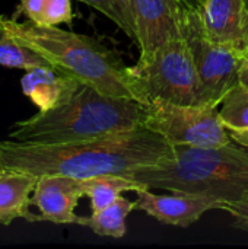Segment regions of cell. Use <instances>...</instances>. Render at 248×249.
Returning a JSON list of instances; mask_svg holds the SVG:
<instances>
[{
	"instance_id": "cb8c5ba5",
	"label": "cell",
	"mask_w": 248,
	"mask_h": 249,
	"mask_svg": "<svg viewBox=\"0 0 248 249\" xmlns=\"http://www.w3.org/2000/svg\"><path fill=\"white\" fill-rule=\"evenodd\" d=\"M238 82L244 86H248V54L246 55L241 67H240V71H238Z\"/></svg>"
},
{
	"instance_id": "6da1fadb",
	"label": "cell",
	"mask_w": 248,
	"mask_h": 249,
	"mask_svg": "<svg viewBox=\"0 0 248 249\" xmlns=\"http://www.w3.org/2000/svg\"><path fill=\"white\" fill-rule=\"evenodd\" d=\"M175 159L174 144L145 125L91 140L69 143L0 142V163L41 175L86 179L98 175H126Z\"/></svg>"
},
{
	"instance_id": "3957f363",
	"label": "cell",
	"mask_w": 248,
	"mask_h": 249,
	"mask_svg": "<svg viewBox=\"0 0 248 249\" xmlns=\"http://www.w3.org/2000/svg\"><path fill=\"white\" fill-rule=\"evenodd\" d=\"M3 23L16 41L35 50L57 70L101 93L140 102L129 67L92 36L32 20L18 22L4 16Z\"/></svg>"
},
{
	"instance_id": "d4e9b609",
	"label": "cell",
	"mask_w": 248,
	"mask_h": 249,
	"mask_svg": "<svg viewBox=\"0 0 248 249\" xmlns=\"http://www.w3.org/2000/svg\"><path fill=\"white\" fill-rule=\"evenodd\" d=\"M194 1H196L197 4H203V3H205L206 0H194Z\"/></svg>"
},
{
	"instance_id": "ba28073f",
	"label": "cell",
	"mask_w": 248,
	"mask_h": 249,
	"mask_svg": "<svg viewBox=\"0 0 248 249\" xmlns=\"http://www.w3.org/2000/svg\"><path fill=\"white\" fill-rule=\"evenodd\" d=\"M83 196L82 179L64 175H41L29 200V213L31 207H37L38 212L32 214L29 222L79 225L80 216L75 213V209Z\"/></svg>"
},
{
	"instance_id": "7402d4cb",
	"label": "cell",
	"mask_w": 248,
	"mask_h": 249,
	"mask_svg": "<svg viewBox=\"0 0 248 249\" xmlns=\"http://www.w3.org/2000/svg\"><path fill=\"white\" fill-rule=\"evenodd\" d=\"M114 4L117 6L118 12L121 13L124 23L127 26L126 35L136 41V31H134V15H133V0H113Z\"/></svg>"
},
{
	"instance_id": "603a6c76",
	"label": "cell",
	"mask_w": 248,
	"mask_h": 249,
	"mask_svg": "<svg viewBox=\"0 0 248 249\" xmlns=\"http://www.w3.org/2000/svg\"><path fill=\"white\" fill-rule=\"evenodd\" d=\"M229 136H231L232 142H235L237 144L248 149V128H244V130H231Z\"/></svg>"
},
{
	"instance_id": "e0dca14e",
	"label": "cell",
	"mask_w": 248,
	"mask_h": 249,
	"mask_svg": "<svg viewBox=\"0 0 248 249\" xmlns=\"http://www.w3.org/2000/svg\"><path fill=\"white\" fill-rule=\"evenodd\" d=\"M218 111L228 131L248 128V86L240 82L234 85L222 98Z\"/></svg>"
},
{
	"instance_id": "277c9868",
	"label": "cell",
	"mask_w": 248,
	"mask_h": 249,
	"mask_svg": "<svg viewBox=\"0 0 248 249\" xmlns=\"http://www.w3.org/2000/svg\"><path fill=\"white\" fill-rule=\"evenodd\" d=\"M174 150V160L123 177L151 190L210 196L224 201L225 207L248 191V152L232 143L221 147L178 144Z\"/></svg>"
},
{
	"instance_id": "4316f807",
	"label": "cell",
	"mask_w": 248,
	"mask_h": 249,
	"mask_svg": "<svg viewBox=\"0 0 248 249\" xmlns=\"http://www.w3.org/2000/svg\"><path fill=\"white\" fill-rule=\"evenodd\" d=\"M246 3H247V7H248V0H246Z\"/></svg>"
},
{
	"instance_id": "7c38bea8",
	"label": "cell",
	"mask_w": 248,
	"mask_h": 249,
	"mask_svg": "<svg viewBox=\"0 0 248 249\" xmlns=\"http://www.w3.org/2000/svg\"><path fill=\"white\" fill-rule=\"evenodd\" d=\"M82 83L57 70L56 67H34L25 70L20 79L22 92L28 96L39 111L53 109L73 96Z\"/></svg>"
},
{
	"instance_id": "44dd1931",
	"label": "cell",
	"mask_w": 248,
	"mask_h": 249,
	"mask_svg": "<svg viewBox=\"0 0 248 249\" xmlns=\"http://www.w3.org/2000/svg\"><path fill=\"white\" fill-rule=\"evenodd\" d=\"M47 0H20L18 12L23 15L28 20L35 23H41L42 19V9Z\"/></svg>"
},
{
	"instance_id": "9c48e42d",
	"label": "cell",
	"mask_w": 248,
	"mask_h": 249,
	"mask_svg": "<svg viewBox=\"0 0 248 249\" xmlns=\"http://www.w3.org/2000/svg\"><path fill=\"white\" fill-rule=\"evenodd\" d=\"M136 194V210L145 212L164 225L178 228L191 226L210 210L225 209L224 201L203 194L172 193L171 196H159L146 187L137 190Z\"/></svg>"
},
{
	"instance_id": "ac0fdd59",
	"label": "cell",
	"mask_w": 248,
	"mask_h": 249,
	"mask_svg": "<svg viewBox=\"0 0 248 249\" xmlns=\"http://www.w3.org/2000/svg\"><path fill=\"white\" fill-rule=\"evenodd\" d=\"M73 12L70 0H47L42 9L41 25L58 26L60 23H72Z\"/></svg>"
},
{
	"instance_id": "8992f818",
	"label": "cell",
	"mask_w": 248,
	"mask_h": 249,
	"mask_svg": "<svg viewBox=\"0 0 248 249\" xmlns=\"http://www.w3.org/2000/svg\"><path fill=\"white\" fill-rule=\"evenodd\" d=\"M180 31L199 74L202 104L218 107L225 93L238 83V71L248 53L210 39L197 3L181 0Z\"/></svg>"
},
{
	"instance_id": "8fae6325",
	"label": "cell",
	"mask_w": 248,
	"mask_h": 249,
	"mask_svg": "<svg viewBox=\"0 0 248 249\" xmlns=\"http://www.w3.org/2000/svg\"><path fill=\"white\" fill-rule=\"evenodd\" d=\"M208 36L248 53V7L246 0H206L199 4Z\"/></svg>"
},
{
	"instance_id": "5b68a950",
	"label": "cell",
	"mask_w": 248,
	"mask_h": 249,
	"mask_svg": "<svg viewBox=\"0 0 248 249\" xmlns=\"http://www.w3.org/2000/svg\"><path fill=\"white\" fill-rule=\"evenodd\" d=\"M140 102L162 99L180 105H203L202 88L186 41L178 36L162 44L151 57L129 67Z\"/></svg>"
},
{
	"instance_id": "484cf974",
	"label": "cell",
	"mask_w": 248,
	"mask_h": 249,
	"mask_svg": "<svg viewBox=\"0 0 248 249\" xmlns=\"http://www.w3.org/2000/svg\"><path fill=\"white\" fill-rule=\"evenodd\" d=\"M1 169H3V165L0 163V172H1Z\"/></svg>"
},
{
	"instance_id": "9a60e30c",
	"label": "cell",
	"mask_w": 248,
	"mask_h": 249,
	"mask_svg": "<svg viewBox=\"0 0 248 249\" xmlns=\"http://www.w3.org/2000/svg\"><path fill=\"white\" fill-rule=\"evenodd\" d=\"M82 188L83 194L91 201L92 212H99L114 203L118 197H121L126 191H137L140 188H145V185L136 182L132 178L123 177V175H98L92 178L82 179ZM148 188V187H146Z\"/></svg>"
},
{
	"instance_id": "2e32d148",
	"label": "cell",
	"mask_w": 248,
	"mask_h": 249,
	"mask_svg": "<svg viewBox=\"0 0 248 249\" xmlns=\"http://www.w3.org/2000/svg\"><path fill=\"white\" fill-rule=\"evenodd\" d=\"M0 66L29 70L34 67H53V64L38 54L35 50L16 41L4 28L3 16L0 15Z\"/></svg>"
},
{
	"instance_id": "4fadbf2b",
	"label": "cell",
	"mask_w": 248,
	"mask_h": 249,
	"mask_svg": "<svg viewBox=\"0 0 248 249\" xmlns=\"http://www.w3.org/2000/svg\"><path fill=\"white\" fill-rule=\"evenodd\" d=\"M38 177L3 166L0 172V225L9 226L16 219H28L29 200Z\"/></svg>"
},
{
	"instance_id": "52a82bcc",
	"label": "cell",
	"mask_w": 248,
	"mask_h": 249,
	"mask_svg": "<svg viewBox=\"0 0 248 249\" xmlns=\"http://www.w3.org/2000/svg\"><path fill=\"white\" fill-rule=\"evenodd\" d=\"M143 125L174 146L221 147L232 143L216 105H180L153 99L146 104Z\"/></svg>"
},
{
	"instance_id": "30bf717a",
	"label": "cell",
	"mask_w": 248,
	"mask_h": 249,
	"mask_svg": "<svg viewBox=\"0 0 248 249\" xmlns=\"http://www.w3.org/2000/svg\"><path fill=\"white\" fill-rule=\"evenodd\" d=\"M180 13L181 0H133L140 60L151 57L167 41L181 36Z\"/></svg>"
},
{
	"instance_id": "ffe728a7",
	"label": "cell",
	"mask_w": 248,
	"mask_h": 249,
	"mask_svg": "<svg viewBox=\"0 0 248 249\" xmlns=\"http://www.w3.org/2000/svg\"><path fill=\"white\" fill-rule=\"evenodd\" d=\"M225 212H228L234 217V226L237 229L248 232V191L244 193V196L225 207Z\"/></svg>"
},
{
	"instance_id": "5bb4252c",
	"label": "cell",
	"mask_w": 248,
	"mask_h": 249,
	"mask_svg": "<svg viewBox=\"0 0 248 249\" xmlns=\"http://www.w3.org/2000/svg\"><path fill=\"white\" fill-rule=\"evenodd\" d=\"M133 210H136V201H130L121 196L105 209L92 212L89 217H80L79 226L89 228L99 236L120 239L127 232L126 219Z\"/></svg>"
},
{
	"instance_id": "7a4b0ae2",
	"label": "cell",
	"mask_w": 248,
	"mask_h": 249,
	"mask_svg": "<svg viewBox=\"0 0 248 249\" xmlns=\"http://www.w3.org/2000/svg\"><path fill=\"white\" fill-rule=\"evenodd\" d=\"M146 105L80 85L64 104L18 121L9 139L23 143H69L129 131L143 125Z\"/></svg>"
},
{
	"instance_id": "d6986e66",
	"label": "cell",
	"mask_w": 248,
	"mask_h": 249,
	"mask_svg": "<svg viewBox=\"0 0 248 249\" xmlns=\"http://www.w3.org/2000/svg\"><path fill=\"white\" fill-rule=\"evenodd\" d=\"M79 1H83L85 4L96 9L105 18H108L110 20H113L124 34L127 32V26L124 23V19H123L121 13L118 12V9H117V6L114 4L113 0H79Z\"/></svg>"
}]
</instances>
